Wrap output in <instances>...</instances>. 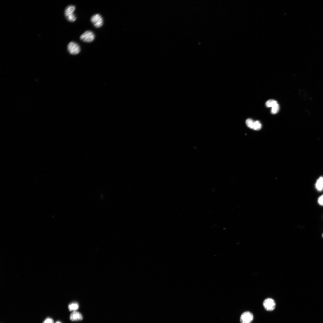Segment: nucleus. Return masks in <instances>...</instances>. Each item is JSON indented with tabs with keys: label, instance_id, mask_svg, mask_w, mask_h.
Masks as SVG:
<instances>
[{
	"label": "nucleus",
	"instance_id": "f257e3e1",
	"mask_svg": "<svg viewBox=\"0 0 323 323\" xmlns=\"http://www.w3.org/2000/svg\"><path fill=\"white\" fill-rule=\"evenodd\" d=\"M76 7L75 6L69 5L66 8L64 14L67 20L70 22H73L76 20V17L74 14Z\"/></svg>",
	"mask_w": 323,
	"mask_h": 323
},
{
	"label": "nucleus",
	"instance_id": "f03ea898",
	"mask_svg": "<svg viewBox=\"0 0 323 323\" xmlns=\"http://www.w3.org/2000/svg\"><path fill=\"white\" fill-rule=\"evenodd\" d=\"M67 50L71 54L75 55L78 54L81 51L79 45L76 43L71 41L68 45Z\"/></svg>",
	"mask_w": 323,
	"mask_h": 323
},
{
	"label": "nucleus",
	"instance_id": "7ed1b4c3",
	"mask_svg": "<svg viewBox=\"0 0 323 323\" xmlns=\"http://www.w3.org/2000/svg\"><path fill=\"white\" fill-rule=\"evenodd\" d=\"M91 21L96 28L101 27L103 24V20L101 15L98 14H95L91 18Z\"/></svg>",
	"mask_w": 323,
	"mask_h": 323
},
{
	"label": "nucleus",
	"instance_id": "20e7f679",
	"mask_svg": "<svg viewBox=\"0 0 323 323\" xmlns=\"http://www.w3.org/2000/svg\"><path fill=\"white\" fill-rule=\"evenodd\" d=\"M80 39L83 42L91 43L95 39V35L93 32L90 31H87L81 35Z\"/></svg>",
	"mask_w": 323,
	"mask_h": 323
},
{
	"label": "nucleus",
	"instance_id": "39448f33",
	"mask_svg": "<svg viewBox=\"0 0 323 323\" xmlns=\"http://www.w3.org/2000/svg\"><path fill=\"white\" fill-rule=\"evenodd\" d=\"M265 309L267 311H271L273 310L275 307L276 303L271 298H267L265 300L263 303Z\"/></svg>",
	"mask_w": 323,
	"mask_h": 323
},
{
	"label": "nucleus",
	"instance_id": "423d86ee",
	"mask_svg": "<svg viewBox=\"0 0 323 323\" xmlns=\"http://www.w3.org/2000/svg\"><path fill=\"white\" fill-rule=\"evenodd\" d=\"M253 319L252 314L250 312H245L242 314L240 318L241 323H251Z\"/></svg>",
	"mask_w": 323,
	"mask_h": 323
},
{
	"label": "nucleus",
	"instance_id": "0eeeda50",
	"mask_svg": "<svg viewBox=\"0 0 323 323\" xmlns=\"http://www.w3.org/2000/svg\"><path fill=\"white\" fill-rule=\"evenodd\" d=\"M82 319V315L78 312L74 311L70 315V319L72 321L81 320Z\"/></svg>",
	"mask_w": 323,
	"mask_h": 323
},
{
	"label": "nucleus",
	"instance_id": "6e6552de",
	"mask_svg": "<svg viewBox=\"0 0 323 323\" xmlns=\"http://www.w3.org/2000/svg\"><path fill=\"white\" fill-rule=\"evenodd\" d=\"M315 187L319 191L323 190V176H321L317 180L315 184Z\"/></svg>",
	"mask_w": 323,
	"mask_h": 323
},
{
	"label": "nucleus",
	"instance_id": "1a4fd4ad",
	"mask_svg": "<svg viewBox=\"0 0 323 323\" xmlns=\"http://www.w3.org/2000/svg\"><path fill=\"white\" fill-rule=\"evenodd\" d=\"M79 308V305L76 303H73L69 304L68 309L70 311H75L78 310Z\"/></svg>",
	"mask_w": 323,
	"mask_h": 323
},
{
	"label": "nucleus",
	"instance_id": "9d476101",
	"mask_svg": "<svg viewBox=\"0 0 323 323\" xmlns=\"http://www.w3.org/2000/svg\"><path fill=\"white\" fill-rule=\"evenodd\" d=\"M278 104V102L276 101L270 99L268 100L266 102V105L268 107H272Z\"/></svg>",
	"mask_w": 323,
	"mask_h": 323
},
{
	"label": "nucleus",
	"instance_id": "9b49d317",
	"mask_svg": "<svg viewBox=\"0 0 323 323\" xmlns=\"http://www.w3.org/2000/svg\"><path fill=\"white\" fill-rule=\"evenodd\" d=\"M261 127L262 126L260 122L259 121H254L252 129L256 130H259L261 129Z\"/></svg>",
	"mask_w": 323,
	"mask_h": 323
},
{
	"label": "nucleus",
	"instance_id": "f8f14e48",
	"mask_svg": "<svg viewBox=\"0 0 323 323\" xmlns=\"http://www.w3.org/2000/svg\"><path fill=\"white\" fill-rule=\"evenodd\" d=\"M254 121L250 119H248L246 121V123L247 126L249 128L252 129Z\"/></svg>",
	"mask_w": 323,
	"mask_h": 323
},
{
	"label": "nucleus",
	"instance_id": "ddd939ff",
	"mask_svg": "<svg viewBox=\"0 0 323 323\" xmlns=\"http://www.w3.org/2000/svg\"><path fill=\"white\" fill-rule=\"evenodd\" d=\"M280 110V107L278 104H276L272 107L271 113L273 114H276L278 113Z\"/></svg>",
	"mask_w": 323,
	"mask_h": 323
},
{
	"label": "nucleus",
	"instance_id": "4468645a",
	"mask_svg": "<svg viewBox=\"0 0 323 323\" xmlns=\"http://www.w3.org/2000/svg\"><path fill=\"white\" fill-rule=\"evenodd\" d=\"M318 202L320 205L323 206V195L320 196L318 198Z\"/></svg>",
	"mask_w": 323,
	"mask_h": 323
},
{
	"label": "nucleus",
	"instance_id": "2eb2a0df",
	"mask_svg": "<svg viewBox=\"0 0 323 323\" xmlns=\"http://www.w3.org/2000/svg\"><path fill=\"white\" fill-rule=\"evenodd\" d=\"M43 323H54V322L52 318H48L44 320Z\"/></svg>",
	"mask_w": 323,
	"mask_h": 323
},
{
	"label": "nucleus",
	"instance_id": "dca6fc26",
	"mask_svg": "<svg viewBox=\"0 0 323 323\" xmlns=\"http://www.w3.org/2000/svg\"><path fill=\"white\" fill-rule=\"evenodd\" d=\"M56 323H61L60 321H57V322H56Z\"/></svg>",
	"mask_w": 323,
	"mask_h": 323
},
{
	"label": "nucleus",
	"instance_id": "f3484780",
	"mask_svg": "<svg viewBox=\"0 0 323 323\" xmlns=\"http://www.w3.org/2000/svg\"><path fill=\"white\" fill-rule=\"evenodd\" d=\"M322 238H323V234H322Z\"/></svg>",
	"mask_w": 323,
	"mask_h": 323
}]
</instances>
